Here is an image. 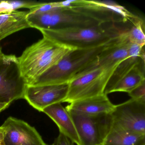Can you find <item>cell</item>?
<instances>
[{"label": "cell", "mask_w": 145, "mask_h": 145, "mask_svg": "<svg viewBox=\"0 0 145 145\" xmlns=\"http://www.w3.org/2000/svg\"><path fill=\"white\" fill-rule=\"evenodd\" d=\"M74 143L64 135L60 133L52 145H74Z\"/></svg>", "instance_id": "cell-21"}, {"label": "cell", "mask_w": 145, "mask_h": 145, "mask_svg": "<svg viewBox=\"0 0 145 145\" xmlns=\"http://www.w3.org/2000/svg\"><path fill=\"white\" fill-rule=\"evenodd\" d=\"M58 126L60 133L67 137L73 143L82 145L76 127L69 113L61 103H56L43 109Z\"/></svg>", "instance_id": "cell-12"}, {"label": "cell", "mask_w": 145, "mask_h": 145, "mask_svg": "<svg viewBox=\"0 0 145 145\" xmlns=\"http://www.w3.org/2000/svg\"><path fill=\"white\" fill-rule=\"evenodd\" d=\"M35 3V1H0V16L10 13L21 8L29 10Z\"/></svg>", "instance_id": "cell-19"}, {"label": "cell", "mask_w": 145, "mask_h": 145, "mask_svg": "<svg viewBox=\"0 0 145 145\" xmlns=\"http://www.w3.org/2000/svg\"></svg>", "instance_id": "cell-25"}, {"label": "cell", "mask_w": 145, "mask_h": 145, "mask_svg": "<svg viewBox=\"0 0 145 145\" xmlns=\"http://www.w3.org/2000/svg\"><path fill=\"white\" fill-rule=\"evenodd\" d=\"M102 25L39 31L43 37L75 50L90 49L105 44L117 38L123 31H119L114 27L104 28Z\"/></svg>", "instance_id": "cell-3"}, {"label": "cell", "mask_w": 145, "mask_h": 145, "mask_svg": "<svg viewBox=\"0 0 145 145\" xmlns=\"http://www.w3.org/2000/svg\"><path fill=\"white\" fill-rule=\"evenodd\" d=\"M67 111L74 123L81 145H103L112 127L111 114L88 115Z\"/></svg>", "instance_id": "cell-7"}, {"label": "cell", "mask_w": 145, "mask_h": 145, "mask_svg": "<svg viewBox=\"0 0 145 145\" xmlns=\"http://www.w3.org/2000/svg\"><path fill=\"white\" fill-rule=\"evenodd\" d=\"M128 41L132 44L144 47L145 44L144 24L140 18L133 24L132 27L127 32Z\"/></svg>", "instance_id": "cell-18"}, {"label": "cell", "mask_w": 145, "mask_h": 145, "mask_svg": "<svg viewBox=\"0 0 145 145\" xmlns=\"http://www.w3.org/2000/svg\"><path fill=\"white\" fill-rule=\"evenodd\" d=\"M111 115V129L145 135V103L131 98L115 105Z\"/></svg>", "instance_id": "cell-9"}, {"label": "cell", "mask_w": 145, "mask_h": 145, "mask_svg": "<svg viewBox=\"0 0 145 145\" xmlns=\"http://www.w3.org/2000/svg\"><path fill=\"white\" fill-rule=\"evenodd\" d=\"M29 11L15 10L0 16V40L20 30L30 27L27 19Z\"/></svg>", "instance_id": "cell-15"}, {"label": "cell", "mask_w": 145, "mask_h": 145, "mask_svg": "<svg viewBox=\"0 0 145 145\" xmlns=\"http://www.w3.org/2000/svg\"><path fill=\"white\" fill-rule=\"evenodd\" d=\"M131 99L145 103V82L128 93Z\"/></svg>", "instance_id": "cell-20"}, {"label": "cell", "mask_w": 145, "mask_h": 145, "mask_svg": "<svg viewBox=\"0 0 145 145\" xmlns=\"http://www.w3.org/2000/svg\"><path fill=\"white\" fill-rule=\"evenodd\" d=\"M144 82L145 62H142L122 78L112 89L110 93L114 92L129 93Z\"/></svg>", "instance_id": "cell-16"}, {"label": "cell", "mask_w": 145, "mask_h": 145, "mask_svg": "<svg viewBox=\"0 0 145 145\" xmlns=\"http://www.w3.org/2000/svg\"><path fill=\"white\" fill-rule=\"evenodd\" d=\"M10 105L7 103H0V112L8 108Z\"/></svg>", "instance_id": "cell-23"}, {"label": "cell", "mask_w": 145, "mask_h": 145, "mask_svg": "<svg viewBox=\"0 0 145 145\" xmlns=\"http://www.w3.org/2000/svg\"><path fill=\"white\" fill-rule=\"evenodd\" d=\"M68 89V84L27 85L24 99L34 108L42 112L49 106L63 103L67 95Z\"/></svg>", "instance_id": "cell-11"}, {"label": "cell", "mask_w": 145, "mask_h": 145, "mask_svg": "<svg viewBox=\"0 0 145 145\" xmlns=\"http://www.w3.org/2000/svg\"><path fill=\"white\" fill-rule=\"evenodd\" d=\"M105 94L79 100L69 103L67 110L88 115L111 114L115 107Z\"/></svg>", "instance_id": "cell-13"}, {"label": "cell", "mask_w": 145, "mask_h": 145, "mask_svg": "<svg viewBox=\"0 0 145 145\" xmlns=\"http://www.w3.org/2000/svg\"><path fill=\"white\" fill-rule=\"evenodd\" d=\"M97 62L68 84L67 95L63 103L69 104L104 94L106 86L118 66L99 65Z\"/></svg>", "instance_id": "cell-4"}, {"label": "cell", "mask_w": 145, "mask_h": 145, "mask_svg": "<svg viewBox=\"0 0 145 145\" xmlns=\"http://www.w3.org/2000/svg\"><path fill=\"white\" fill-rule=\"evenodd\" d=\"M74 50L44 37L26 48L18 58L22 76L27 85H31Z\"/></svg>", "instance_id": "cell-2"}, {"label": "cell", "mask_w": 145, "mask_h": 145, "mask_svg": "<svg viewBox=\"0 0 145 145\" xmlns=\"http://www.w3.org/2000/svg\"><path fill=\"white\" fill-rule=\"evenodd\" d=\"M0 145H5L4 142V133L3 129L0 127Z\"/></svg>", "instance_id": "cell-22"}, {"label": "cell", "mask_w": 145, "mask_h": 145, "mask_svg": "<svg viewBox=\"0 0 145 145\" xmlns=\"http://www.w3.org/2000/svg\"><path fill=\"white\" fill-rule=\"evenodd\" d=\"M110 42L90 49L75 50L64 57L55 66L49 69L31 86L69 84L90 66L96 62L101 53L119 38Z\"/></svg>", "instance_id": "cell-1"}, {"label": "cell", "mask_w": 145, "mask_h": 145, "mask_svg": "<svg viewBox=\"0 0 145 145\" xmlns=\"http://www.w3.org/2000/svg\"><path fill=\"white\" fill-rule=\"evenodd\" d=\"M68 10L74 11L97 20L101 23L109 22H131L139 18L124 7L112 1H68Z\"/></svg>", "instance_id": "cell-5"}, {"label": "cell", "mask_w": 145, "mask_h": 145, "mask_svg": "<svg viewBox=\"0 0 145 145\" xmlns=\"http://www.w3.org/2000/svg\"><path fill=\"white\" fill-rule=\"evenodd\" d=\"M143 47L129 43L128 57L118 66L114 72L106 86L104 94L106 95L110 94L114 87L136 66L141 63L145 62Z\"/></svg>", "instance_id": "cell-14"}, {"label": "cell", "mask_w": 145, "mask_h": 145, "mask_svg": "<svg viewBox=\"0 0 145 145\" xmlns=\"http://www.w3.org/2000/svg\"><path fill=\"white\" fill-rule=\"evenodd\" d=\"M27 84L15 55H6L0 60V103L10 104L24 97Z\"/></svg>", "instance_id": "cell-8"}, {"label": "cell", "mask_w": 145, "mask_h": 145, "mask_svg": "<svg viewBox=\"0 0 145 145\" xmlns=\"http://www.w3.org/2000/svg\"><path fill=\"white\" fill-rule=\"evenodd\" d=\"M5 55L2 52V49H1V47L0 46V60L3 59L4 57H5Z\"/></svg>", "instance_id": "cell-24"}, {"label": "cell", "mask_w": 145, "mask_h": 145, "mask_svg": "<svg viewBox=\"0 0 145 145\" xmlns=\"http://www.w3.org/2000/svg\"><path fill=\"white\" fill-rule=\"evenodd\" d=\"M1 127L5 145H47L36 129L22 120L9 117Z\"/></svg>", "instance_id": "cell-10"}, {"label": "cell", "mask_w": 145, "mask_h": 145, "mask_svg": "<svg viewBox=\"0 0 145 145\" xmlns=\"http://www.w3.org/2000/svg\"><path fill=\"white\" fill-rule=\"evenodd\" d=\"M103 145H145V135L111 129Z\"/></svg>", "instance_id": "cell-17"}, {"label": "cell", "mask_w": 145, "mask_h": 145, "mask_svg": "<svg viewBox=\"0 0 145 145\" xmlns=\"http://www.w3.org/2000/svg\"><path fill=\"white\" fill-rule=\"evenodd\" d=\"M27 19L30 27L39 29H59L102 25L95 19L69 10L58 9L44 13H29Z\"/></svg>", "instance_id": "cell-6"}]
</instances>
